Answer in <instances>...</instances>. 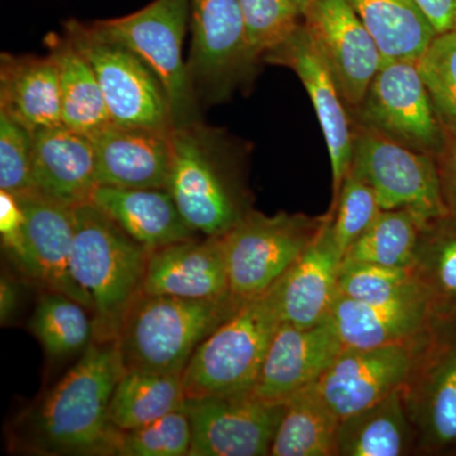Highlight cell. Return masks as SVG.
<instances>
[{"label": "cell", "instance_id": "484cf974", "mask_svg": "<svg viewBox=\"0 0 456 456\" xmlns=\"http://www.w3.org/2000/svg\"><path fill=\"white\" fill-rule=\"evenodd\" d=\"M416 443L402 388L345 417L336 432V456L406 455Z\"/></svg>", "mask_w": 456, "mask_h": 456}, {"label": "cell", "instance_id": "e0dca14e", "mask_svg": "<svg viewBox=\"0 0 456 456\" xmlns=\"http://www.w3.org/2000/svg\"><path fill=\"white\" fill-rule=\"evenodd\" d=\"M344 350L331 321L297 327L281 322L270 342L253 392L270 403H284L320 379Z\"/></svg>", "mask_w": 456, "mask_h": 456}, {"label": "cell", "instance_id": "7bdbcfd3", "mask_svg": "<svg viewBox=\"0 0 456 456\" xmlns=\"http://www.w3.org/2000/svg\"><path fill=\"white\" fill-rule=\"evenodd\" d=\"M18 288L11 278L2 277L0 281V320L3 325L11 321L18 307Z\"/></svg>", "mask_w": 456, "mask_h": 456}, {"label": "cell", "instance_id": "4316f807", "mask_svg": "<svg viewBox=\"0 0 456 456\" xmlns=\"http://www.w3.org/2000/svg\"><path fill=\"white\" fill-rule=\"evenodd\" d=\"M410 269L428 303L432 322L456 320L454 216H444L422 227Z\"/></svg>", "mask_w": 456, "mask_h": 456}, {"label": "cell", "instance_id": "d6986e66", "mask_svg": "<svg viewBox=\"0 0 456 456\" xmlns=\"http://www.w3.org/2000/svg\"><path fill=\"white\" fill-rule=\"evenodd\" d=\"M32 176L38 196L71 208L90 202L99 187L92 140L65 125L35 132Z\"/></svg>", "mask_w": 456, "mask_h": 456}, {"label": "cell", "instance_id": "603a6c76", "mask_svg": "<svg viewBox=\"0 0 456 456\" xmlns=\"http://www.w3.org/2000/svg\"><path fill=\"white\" fill-rule=\"evenodd\" d=\"M90 202L151 253L200 235L188 226L167 189L99 185Z\"/></svg>", "mask_w": 456, "mask_h": 456}, {"label": "cell", "instance_id": "2e32d148", "mask_svg": "<svg viewBox=\"0 0 456 456\" xmlns=\"http://www.w3.org/2000/svg\"><path fill=\"white\" fill-rule=\"evenodd\" d=\"M264 57L272 64L292 69L310 95L329 150L335 202L353 161L354 128L334 74L303 22L287 41Z\"/></svg>", "mask_w": 456, "mask_h": 456}, {"label": "cell", "instance_id": "30bf717a", "mask_svg": "<svg viewBox=\"0 0 456 456\" xmlns=\"http://www.w3.org/2000/svg\"><path fill=\"white\" fill-rule=\"evenodd\" d=\"M402 395L419 452L456 446V320L434 322Z\"/></svg>", "mask_w": 456, "mask_h": 456}, {"label": "cell", "instance_id": "ab89813d", "mask_svg": "<svg viewBox=\"0 0 456 456\" xmlns=\"http://www.w3.org/2000/svg\"><path fill=\"white\" fill-rule=\"evenodd\" d=\"M0 236L5 253L25 277L41 284L40 269L27 232L26 216L20 200L0 191Z\"/></svg>", "mask_w": 456, "mask_h": 456}, {"label": "cell", "instance_id": "f546056e", "mask_svg": "<svg viewBox=\"0 0 456 456\" xmlns=\"http://www.w3.org/2000/svg\"><path fill=\"white\" fill-rule=\"evenodd\" d=\"M338 422L316 384L305 387L284 402L270 456H336Z\"/></svg>", "mask_w": 456, "mask_h": 456}, {"label": "cell", "instance_id": "1f68e13d", "mask_svg": "<svg viewBox=\"0 0 456 456\" xmlns=\"http://www.w3.org/2000/svg\"><path fill=\"white\" fill-rule=\"evenodd\" d=\"M424 224L407 209L382 211L370 227L347 248L342 263L410 268Z\"/></svg>", "mask_w": 456, "mask_h": 456}, {"label": "cell", "instance_id": "e575fe53", "mask_svg": "<svg viewBox=\"0 0 456 456\" xmlns=\"http://www.w3.org/2000/svg\"><path fill=\"white\" fill-rule=\"evenodd\" d=\"M417 68L445 132L456 131V31L435 36Z\"/></svg>", "mask_w": 456, "mask_h": 456}, {"label": "cell", "instance_id": "4fadbf2b", "mask_svg": "<svg viewBox=\"0 0 456 456\" xmlns=\"http://www.w3.org/2000/svg\"><path fill=\"white\" fill-rule=\"evenodd\" d=\"M191 424L189 456L270 455L284 403L253 391L187 399Z\"/></svg>", "mask_w": 456, "mask_h": 456}, {"label": "cell", "instance_id": "8992f818", "mask_svg": "<svg viewBox=\"0 0 456 456\" xmlns=\"http://www.w3.org/2000/svg\"><path fill=\"white\" fill-rule=\"evenodd\" d=\"M325 220L326 215L266 216L251 209L221 236L233 298L245 303L268 292L305 253Z\"/></svg>", "mask_w": 456, "mask_h": 456}, {"label": "cell", "instance_id": "ac0fdd59", "mask_svg": "<svg viewBox=\"0 0 456 456\" xmlns=\"http://www.w3.org/2000/svg\"><path fill=\"white\" fill-rule=\"evenodd\" d=\"M142 293L200 301L232 297L221 236L197 237L152 251Z\"/></svg>", "mask_w": 456, "mask_h": 456}, {"label": "cell", "instance_id": "7402d4cb", "mask_svg": "<svg viewBox=\"0 0 456 456\" xmlns=\"http://www.w3.org/2000/svg\"><path fill=\"white\" fill-rule=\"evenodd\" d=\"M330 321L344 349H373L413 341L434 325L422 296L388 303L359 302L338 296Z\"/></svg>", "mask_w": 456, "mask_h": 456}, {"label": "cell", "instance_id": "7c38bea8", "mask_svg": "<svg viewBox=\"0 0 456 456\" xmlns=\"http://www.w3.org/2000/svg\"><path fill=\"white\" fill-rule=\"evenodd\" d=\"M355 110L360 125L415 151L435 158L445 141L416 61L387 60Z\"/></svg>", "mask_w": 456, "mask_h": 456}, {"label": "cell", "instance_id": "83f0119b", "mask_svg": "<svg viewBox=\"0 0 456 456\" xmlns=\"http://www.w3.org/2000/svg\"><path fill=\"white\" fill-rule=\"evenodd\" d=\"M46 44L59 66L62 123L93 136L112 123L94 69L65 33L50 35Z\"/></svg>", "mask_w": 456, "mask_h": 456}, {"label": "cell", "instance_id": "d4e9b609", "mask_svg": "<svg viewBox=\"0 0 456 456\" xmlns=\"http://www.w3.org/2000/svg\"><path fill=\"white\" fill-rule=\"evenodd\" d=\"M0 110L32 134L64 125L59 66L53 53L45 56L2 53Z\"/></svg>", "mask_w": 456, "mask_h": 456}, {"label": "cell", "instance_id": "ee69618b", "mask_svg": "<svg viewBox=\"0 0 456 456\" xmlns=\"http://www.w3.org/2000/svg\"><path fill=\"white\" fill-rule=\"evenodd\" d=\"M293 2L296 3L297 7L301 11L303 17V13H305V8H307V4L310 0H293Z\"/></svg>", "mask_w": 456, "mask_h": 456}, {"label": "cell", "instance_id": "ffe728a7", "mask_svg": "<svg viewBox=\"0 0 456 456\" xmlns=\"http://www.w3.org/2000/svg\"><path fill=\"white\" fill-rule=\"evenodd\" d=\"M331 215L305 253L279 279L281 322L297 327L320 325L329 320L338 297L342 256L332 239Z\"/></svg>", "mask_w": 456, "mask_h": 456}, {"label": "cell", "instance_id": "44dd1931", "mask_svg": "<svg viewBox=\"0 0 456 456\" xmlns=\"http://www.w3.org/2000/svg\"><path fill=\"white\" fill-rule=\"evenodd\" d=\"M171 131L110 123L90 136L97 155L99 185L167 189Z\"/></svg>", "mask_w": 456, "mask_h": 456}, {"label": "cell", "instance_id": "74e56055", "mask_svg": "<svg viewBox=\"0 0 456 456\" xmlns=\"http://www.w3.org/2000/svg\"><path fill=\"white\" fill-rule=\"evenodd\" d=\"M191 424L187 407L141 428L119 431L117 456H189Z\"/></svg>", "mask_w": 456, "mask_h": 456}, {"label": "cell", "instance_id": "7a4b0ae2", "mask_svg": "<svg viewBox=\"0 0 456 456\" xmlns=\"http://www.w3.org/2000/svg\"><path fill=\"white\" fill-rule=\"evenodd\" d=\"M167 191L191 230L222 236L251 211L226 137L194 121L171 131Z\"/></svg>", "mask_w": 456, "mask_h": 456}, {"label": "cell", "instance_id": "52a82bcc", "mask_svg": "<svg viewBox=\"0 0 456 456\" xmlns=\"http://www.w3.org/2000/svg\"><path fill=\"white\" fill-rule=\"evenodd\" d=\"M64 33L94 69L114 125L159 131L175 127L163 83L137 53L102 35L93 23L69 20Z\"/></svg>", "mask_w": 456, "mask_h": 456}, {"label": "cell", "instance_id": "ba28073f", "mask_svg": "<svg viewBox=\"0 0 456 456\" xmlns=\"http://www.w3.org/2000/svg\"><path fill=\"white\" fill-rule=\"evenodd\" d=\"M191 0H154L136 13L95 20L102 35L118 41L146 62L163 83L175 127L200 121V102L183 59Z\"/></svg>", "mask_w": 456, "mask_h": 456}, {"label": "cell", "instance_id": "9c48e42d", "mask_svg": "<svg viewBox=\"0 0 456 456\" xmlns=\"http://www.w3.org/2000/svg\"><path fill=\"white\" fill-rule=\"evenodd\" d=\"M350 170L373 188L383 211L407 209L424 224L448 215L434 156L358 125Z\"/></svg>", "mask_w": 456, "mask_h": 456}, {"label": "cell", "instance_id": "8d00e7d4", "mask_svg": "<svg viewBox=\"0 0 456 456\" xmlns=\"http://www.w3.org/2000/svg\"><path fill=\"white\" fill-rule=\"evenodd\" d=\"M382 211L373 188L349 170L329 211L332 239L342 257Z\"/></svg>", "mask_w": 456, "mask_h": 456}, {"label": "cell", "instance_id": "9a60e30c", "mask_svg": "<svg viewBox=\"0 0 456 456\" xmlns=\"http://www.w3.org/2000/svg\"><path fill=\"white\" fill-rule=\"evenodd\" d=\"M303 25L322 51L347 107H360L386 57L347 0H310Z\"/></svg>", "mask_w": 456, "mask_h": 456}, {"label": "cell", "instance_id": "5bb4252c", "mask_svg": "<svg viewBox=\"0 0 456 456\" xmlns=\"http://www.w3.org/2000/svg\"><path fill=\"white\" fill-rule=\"evenodd\" d=\"M430 331L413 341L342 350L314 383L327 407L341 421L402 388Z\"/></svg>", "mask_w": 456, "mask_h": 456}, {"label": "cell", "instance_id": "60d3db41", "mask_svg": "<svg viewBox=\"0 0 456 456\" xmlns=\"http://www.w3.org/2000/svg\"><path fill=\"white\" fill-rule=\"evenodd\" d=\"M435 161L446 211L456 217V131L445 132V141L439 154L435 156Z\"/></svg>", "mask_w": 456, "mask_h": 456}, {"label": "cell", "instance_id": "5b68a950", "mask_svg": "<svg viewBox=\"0 0 456 456\" xmlns=\"http://www.w3.org/2000/svg\"><path fill=\"white\" fill-rule=\"evenodd\" d=\"M281 323L277 281L245 302L198 346L183 373L185 397L253 391Z\"/></svg>", "mask_w": 456, "mask_h": 456}, {"label": "cell", "instance_id": "d590c367", "mask_svg": "<svg viewBox=\"0 0 456 456\" xmlns=\"http://www.w3.org/2000/svg\"><path fill=\"white\" fill-rule=\"evenodd\" d=\"M255 60L287 41L303 20L293 0H237Z\"/></svg>", "mask_w": 456, "mask_h": 456}, {"label": "cell", "instance_id": "3957f363", "mask_svg": "<svg viewBox=\"0 0 456 456\" xmlns=\"http://www.w3.org/2000/svg\"><path fill=\"white\" fill-rule=\"evenodd\" d=\"M73 273L93 302L94 340L116 341L142 293L151 251L92 202L74 207Z\"/></svg>", "mask_w": 456, "mask_h": 456}, {"label": "cell", "instance_id": "4dcf8cb0", "mask_svg": "<svg viewBox=\"0 0 456 456\" xmlns=\"http://www.w3.org/2000/svg\"><path fill=\"white\" fill-rule=\"evenodd\" d=\"M187 404L183 374L125 371L114 389L110 421L121 431L154 422Z\"/></svg>", "mask_w": 456, "mask_h": 456}, {"label": "cell", "instance_id": "836d02e7", "mask_svg": "<svg viewBox=\"0 0 456 456\" xmlns=\"http://www.w3.org/2000/svg\"><path fill=\"white\" fill-rule=\"evenodd\" d=\"M338 296L359 302L388 303L422 293L410 268L341 263Z\"/></svg>", "mask_w": 456, "mask_h": 456}, {"label": "cell", "instance_id": "b9f144b4", "mask_svg": "<svg viewBox=\"0 0 456 456\" xmlns=\"http://www.w3.org/2000/svg\"><path fill=\"white\" fill-rule=\"evenodd\" d=\"M437 35L456 31V0H413Z\"/></svg>", "mask_w": 456, "mask_h": 456}, {"label": "cell", "instance_id": "cb8c5ba5", "mask_svg": "<svg viewBox=\"0 0 456 456\" xmlns=\"http://www.w3.org/2000/svg\"><path fill=\"white\" fill-rule=\"evenodd\" d=\"M26 216L27 232L40 269L41 284L65 294L93 314V302L73 273L74 216L71 207L38 194L17 197Z\"/></svg>", "mask_w": 456, "mask_h": 456}, {"label": "cell", "instance_id": "277c9868", "mask_svg": "<svg viewBox=\"0 0 456 456\" xmlns=\"http://www.w3.org/2000/svg\"><path fill=\"white\" fill-rule=\"evenodd\" d=\"M244 303L141 293L117 336L125 371L183 374L198 346Z\"/></svg>", "mask_w": 456, "mask_h": 456}, {"label": "cell", "instance_id": "d6a6232c", "mask_svg": "<svg viewBox=\"0 0 456 456\" xmlns=\"http://www.w3.org/2000/svg\"><path fill=\"white\" fill-rule=\"evenodd\" d=\"M88 311L70 297L49 290L38 299L29 327L49 355H73L94 340V322Z\"/></svg>", "mask_w": 456, "mask_h": 456}, {"label": "cell", "instance_id": "f1b7e54d", "mask_svg": "<svg viewBox=\"0 0 456 456\" xmlns=\"http://www.w3.org/2000/svg\"><path fill=\"white\" fill-rule=\"evenodd\" d=\"M386 60L417 61L437 35L413 0H347Z\"/></svg>", "mask_w": 456, "mask_h": 456}, {"label": "cell", "instance_id": "f35d334b", "mask_svg": "<svg viewBox=\"0 0 456 456\" xmlns=\"http://www.w3.org/2000/svg\"><path fill=\"white\" fill-rule=\"evenodd\" d=\"M33 134L0 110V191L14 197L35 194Z\"/></svg>", "mask_w": 456, "mask_h": 456}, {"label": "cell", "instance_id": "6da1fadb", "mask_svg": "<svg viewBox=\"0 0 456 456\" xmlns=\"http://www.w3.org/2000/svg\"><path fill=\"white\" fill-rule=\"evenodd\" d=\"M125 374L116 341H93L82 358L12 430L17 452L44 456H110L118 428L110 421L117 383Z\"/></svg>", "mask_w": 456, "mask_h": 456}, {"label": "cell", "instance_id": "8fae6325", "mask_svg": "<svg viewBox=\"0 0 456 456\" xmlns=\"http://www.w3.org/2000/svg\"><path fill=\"white\" fill-rule=\"evenodd\" d=\"M189 80L200 104L230 94L256 60L248 49L237 0H191Z\"/></svg>", "mask_w": 456, "mask_h": 456}]
</instances>
